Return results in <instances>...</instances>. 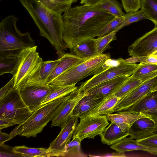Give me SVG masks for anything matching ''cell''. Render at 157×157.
I'll return each instance as SVG.
<instances>
[{
  "label": "cell",
  "mask_w": 157,
  "mask_h": 157,
  "mask_svg": "<svg viewBox=\"0 0 157 157\" xmlns=\"http://www.w3.org/2000/svg\"><path fill=\"white\" fill-rule=\"evenodd\" d=\"M63 40L72 51L78 43L94 38L115 17L97 6L85 4L71 8L62 15Z\"/></svg>",
  "instance_id": "1"
},
{
  "label": "cell",
  "mask_w": 157,
  "mask_h": 157,
  "mask_svg": "<svg viewBox=\"0 0 157 157\" xmlns=\"http://www.w3.org/2000/svg\"><path fill=\"white\" fill-rule=\"evenodd\" d=\"M33 19L41 36L46 38L57 51L59 58L67 48L63 40L62 14L47 8L39 0H19Z\"/></svg>",
  "instance_id": "2"
},
{
  "label": "cell",
  "mask_w": 157,
  "mask_h": 157,
  "mask_svg": "<svg viewBox=\"0 0 157 157\" xmlns=\"http://www.w3.org/2000/svg\"><path fill=\"white\" fill-rule=\"evenodd\" d=\"M18 19L13 15L4 18L0 23V56H18L23 50L35 46L28 32L21 33L17 28Z\"/></svg>",
  "instance_id": "3"
},
{
  "label": "cell",
  "mask_w": 157,
  "mask_h": 157,
  "mask_svg": "<svg viewBox=\"0 0 157 157\" xmlns=\"http://www.w3.org/2000/svg\"><path fill=\"white\" fill-rule=\"evenodd\" d=\"M71 94L43 105L34 111L24 123L14 128L17 136L27 138L36 137L52 121L63 102L70 97Z\"/></svg>",
  "instance_id": "4"
},
{
  "label": "cell",
  "mask_w": 157,
  "mask_h": 157,
  "mask_svg": "<svg viewBox=\"0 0 157 157\" xmlns=\"http://www.w3.org/2000/svg\"><path fill=\"white\" fill-rule=\"evenodd\" d=\"M37 46L22 50L18 55V63L14 77L13 89L36 82L43 60L36 52Z\"/></svg>",
  "instance_id": "5"
},
{
  "label": "cell",
  "mask_w": 157,
  "mask_h": 157,
  "mask_svg": "<svg viewBox=\"0 0 157 157\" xmlns=\"http://www.w3.org/2000/svg\"><path fill=\"white\" fill-rule=\"evenodd\" d=\"M110 58L109 53L102 54L88 59L64 72L50 84L63 86L76 84L86 77L98 73L103 64Z\"/></svg>",
  "instance_id": "6"
},
{
  "label": "cell",
  "mask_w": 157,
  "mask_h": 157,
  "mask_svg": "<svg viewBox=\"0 0 157 157\" xmlns=\"http://www.w3.org/2000/svg\"><path fill=\"white\" fill-rule=\"evenodd\" d=\"M18 90L12 89L0 99V119H7L20 125L32 114Z\"/></svg>",
  "instance_id": "7"
},
{
  "label": "cell",
  "mask_w": 157,
  "mask_h": 157,
  "mask_svg": "<svg viewBox=\"0 0 157 157\" xmlns=\"http://www.w3.org/2000/svg\"><path fill=\"white\" fill-rule=\"evenodd\" d=\"M120 58L121 63L119 64L108 68L94 74L92 78L78 87L75 92L86 93L90 89L105 82L120 76H131L139 64L126 63L124 62L123 59Z\"/></svg>",
  "instance_id": "8"
},
{
  "label": "cell",
  "mask_w": 157,
  "mask_h": 157,
  "mask_svg": "<svg viewBox=\"0 0 157 157\" xmlns=\"http://www.w3.org/2000/svg\"><path fill=\"white\" fill-rule=\"evenodd\" d=\"M109 124L105 116L98 114L86 115L80 118L72 138H78L81 141L86 138L94 139L101 134Z\"/></svg>",
  "instance_id": "9"
},
{
  "label": "cell",
  "mask_w": 157,
  "mask_h": 157,
  "mask_svg": "<svg viewBox=\"0 0 157 157\" xmlns=\"http://www.w3.org/2000/svg\"><path fill=\"white\" fill-rule=\"evenodd\" d=\"M56 86L50 84L34 83L26 85L18 90L25 103L33 112L41 106L42 103Z\"/></svg>",
  "instance_id": "10"
},
{
  "label": "cell",
  "mask_w": 157,
  "mask_h": 157,
  "mask_svg": "<svg viewBox=\"0 0 157 157\" xmlns=\"http://www.w3.org/2000/svg\"><path fill=\"white\" fill-rule=\"evenodd\" d=\"M75 116L69 119L61 128L56 138L51 143L48 148L50 157H65L67 144L71 141L78 122Z\"/></svg>",
  "instance_id": "11"
},
{
  "label": "cell",
  "mask_w": 157,
  "mask_h": 157,
  "mask_svg": "<svg viewBox=\"0 0 157 157\" xmlns=\"http://www.w3.org/2000/svg\"><path fill=\"white\" fill-rule=\"evenodd\" d=\"M157 83V75L143 83L128 95L121 99L113 109L112 113L125 111L151 93V88Z\"/></svg>",
  "instance_id": "12"
},
{
  "label": "cell",
  "mask_w": 157,
  "mask_h": 157,
  "mask_svg": "<svg viewBox=\"0 0 157 157\" xmlns=\"http://www.w3.org/2000/svg\"><path fill=\"white\" fill-rule=\"evenodd\" d=\"M157 47V27L136 40L128 48L129 56L136 57L151 54Z\"/></svg>",
  "instance_id": "13"
},
{
  "label": "cell",
  "mask_w": 157,
  "mask_h": 157,
  "mask_svg": "<svg viewBox=\"0 0 157 157\" xmlns=\"http://www.w3.org/2000/svg\"><path fill=\"white\" fill-rule=\"evenodd\" d=\"M75 90L71 94L70 97L62 105L61 108L52 120L51 126L62 128L72 117L74 108L80 100L87 93Z\"/></svg>",
  "instance_id": "14"
},
{
  "label": "cell",
  "mask_w": 157,
  "mask_h": 157,
  "mask_svg": "<svg viewBox=\"0 0 157 157\" xmlns=\"http://www.w3.org/2000/svg\"><path fill=\"white\" fill-rule=\"evenodd\" d=\"M59 59V62L48 78L46 84H50L54 79L64 72L87 60L81 58L71 52L65 53Z\"/></svg>",
  "instance_id": "15"
},
{
  "label": "cell",
  "mask_w": 157,
  "mask_h": 157,
  "mask_svg": "<svg viewBox=\"0 0 157 157\" xmlns=\"http://www.w3.org/2000/svg\"><path fill=\"white\" fill-rule=\"evenodd\" d=\"M130 76H123L103 82L86 93L98 98H104L113 94Z\"/></svg>",
  "instance_id": "16"
},
{
  "label": "cell",
  "mask_w": 157,
  "mask_h": 157,
  "mask_svg": "<svg viewBox=\"0 0 157 157\" xmlns=\"http://www.w3.org/2000/svg\"><path fill=\"white\" fill-rule=\"evenodd\" d=\"M117 112L107 115L106 117L108 121L117 125L124 132L128 131L132 124L138 119L148 117L147 114L146 113H134L127 111Z\"/></svg>",
  "instance_id": "17"
},
{
  "label": "cell",
  "mask_w": 157,
  "mask_h": 157,
  "mask_svg": "<svg viewBox=\"0 0 157 157\" xmlns=\"http://www.w3.org/2000/svg\"><path fill=\"white\" fill-rule=\"evenodd\" d=\"M129 131V136L133 139L146 138L155 132L154 122L148 117L140 118L133 123Z\"/></svg>",
  "instance_id": "18"
},
{
  "label": "cell",
  "mask_w": 157,
  "mask_h": 157,
  "mask_svg": "<svg viewBox=\"0 0 157 157\" xmlns=\"http://www.w3.org/2000/svg\"><path fill=\"white\" fill-rule=\"evenodd\" d=\"M105 98H98L94 95L88 94L87 93L75 106L72 113L73 116L80 118L88 115L98 107Z\"/></svg>",
  "instance_id": "19"
},
{
  "label": "cell",
  "mask_w": 157,
  "mask_h": 157,
  "mask_svg": "<svg viewBox=\"0 0 157 157\" xmlns=\"http://www.w3.org/2000/svg\"><path fill=\"white\" fill-rule=\"evenodd\" d=\"M125 111L134 113L157 114V91L148 94Z\"/></svg>",
  "instance_id": "20"
},
{
  "label": "cell",
  "mask_w": 157,
  "mask_h": 157,
  "mask_svg": "<svg viewBox=\"0 0 157 157\" xmlns=\"http://www.w3.org/2000/svg\"><path fill=\"white\" fill-rule=\"evenodd\" d=\"M99 135L104 144L110 145L115 144L129 136V131L124 132L115 124L111 122Z\"/></svg>",
  "instance_id": "21"
},
{
  "label": "cell",
  "mask_w": 157,
  "mask_h": 157,
  "mask_svg": "<svg viewBox=\"0 0 157 157\" xmlns=\"http://www.w3.org/2000/svg\"><path fill=\"white\" fill-rule=\"evenodd\" d=\"M157 75V71L139 78H129L113 94L121 99L124 97L145 81Z\"/></svg>",
  "instance_id": "22"
},
{
  "label": "cell",
  "mask_w": 157,
  "mask_h": 157,
  "mask_svg": "<svg viewBox=\"0 0 157 157\" xmlns=\"http://www.w3.org/2000/svg\"><path fill=\"white\" fill-rule=\"evenodd\" d=\"M95 38L88 39L77 44L71 52L79 57L88 59L98 54Z\"/></svg>",
  "instance_id": "23"
},
{
  "label": "cell",
  "mask_w": 157,
  "mask_h": 157,
  "mask_svg": "<svg viewBox=\"0 0 157 157\" xmlns=\"http://www.w3.org/2000/svg\"><path fill=\"white\" fill-rule=\"evenodd\" d=\"M116 147L118 151L122 152L141 150L157 155V147L143 145L139 143L136 140H133L131 137H126L118 142L117 144Z\"/></svg>",
  "instance_id": "24"
},
{
  "label": "cell",
  "mask_w": 157,
  "mask_h": 157,
  "mask_svg": "<svg viewBox=\"0 0 157 157\" xmlns=\"http://www.w3.org/2000/svg\"><path fill=\"white\" fill-rule=\"evenodd\" d=\"M15 154L22 157H50L48 148H30L25 146H15L12 150Z\"/></svg>",
  "instance_id": "25"
},
{
  "label": "cell",
  "mask_w": 157,
  "mask_h": 157,
  "mask_svg": "<svg viewBox=\"0 0 157 157\" xmlns=\"http://www.w3.org/2000/svg\"><path fill=\"white\" fill-rule=\"evenodd\" d=\"M121 99L112 94L109 96L88 115L98 114L106 116L112 113L113 109Z\"/></svg>",
  "instance_id": "26"
},
{
  "label": "cell",
  "mask_w": 157,
  "mask_h": 157,
  "mask_svg": "<svg viewBox=\"0 0 157 157\" xmlns=\"http://www.w3.org/2000/svg\"><path fill=\"white\" fill-rule=\"evenodd\" d=\"M18 63V56H0V75L10 73L13 76Z\"/></svg>",
  "instance_id": "27"
},
{
  "label": "cell",
  "mask_w": 157,
  "mask_h": 157,
  "mask_svg": "<svg viewBox=\"0 0 157 157\" xmlns=\"http://www.w3.org/2000/svg\"><path fill=\"white\" fill-rule=\"evenodd\" d=\"M140 8L147 19L151 20L157 27V0H140Z\"/></svg>",
  "instance_id": "28"
},
{
  "label": "cell",
  "mask_w": 157,
  "mask_h": 157,
  "mask_svg": "<svg viewBox=\"0 0 157 157\" xmlns=\"http://www.w3.org/2000/svg\"><path fill=\"white\" fill-rule=\"evenodd\" d=\"M39 0L49 9L61 14L69 10L74 3L73 0Z\"/></svg>",
  "instance_id": "29"
},
{
  "label": "cell",
  "mask_w": 157,
  "mask_h": 157,
  "mask_svg": "<svg viewBox=\"0 0 157 157\" xmlns=\"http://www.w3.org/2000/svg\"><path fill=\"white\" fill-rule=\"evenodd\" d=\"M76 84L63 86H56V88L42 103L41 106L56 99L68 95L76 90L78 87L76 86Z\"/></svg>",
  "instance_id": "30"
},
{
  "label": "cell",
  "mask_w": 157,
  "mask_h": 157,
  "mask_svg": "<svg viewBox=\"0 0 157 157\" xmlns=\"http://www.w3.org/2000/svg\"><path fill=\"white\" fill-rule=\"evenodd\" d=\"M59 61V59L42 62L36 82L46 84L48 78L53 71Z\"/></svg>",
  "instance_id": "31"
},
{
  "label": "cell",
  "mask_w": 157,
  "mask_h": 157,
  "mask_svg": "<svg viewBox=\"0 0 157 157\" xmlns=\"http://www.w3.org/2000/svg\"><path fill=\"white\" fill-rule=\"evenodd\" d=\"M96 6L107 11L115 17H122L125 14L123 12L121 6L117 0H103Z\"/></svg>",
  "instance_id": "32"
},
{
  "label": "cell",
  "mask_w": 157,
  "mask_h": 157,
  "mask_svg": "<svg viewBox=\"0 0 157 157\" xmlns=\"http://www.w3.org/2000/svg\"><path fill=\"white\" fill-rule=\"evenodd\" d=\"M117 32L114 30L105 36L95 39L98 55L103 54L106 50L110 48V43L117 39L116 34Z\"/></svg>",
  "instance_id": "33"
},
{
  "label": "cell",
  "mask_w": 157,
  "mask_h": 157,
  "mask_svg": "<svg viewBox=\"0 0 157 157\" xmlns=\"http://www.w3.org/2000/svg\"><path fill=\"white\" fill-rule=\"evenodd\" d=\"M81 141L78 138H73L67 144L65 157H87L81 149Z\"/></svg>",
  "instance_id": "34"
},
{
  "label": "cell",
  "mask_w": 157,
  "mask_h": 157,
  "mask_svg": "<svg viewBox=\"0 0 157 157\" xmlns=\"http://www.w3.org/2000/svg\"><path fill=\"white\" fill-rule=\"evenodd\" d=\"M144 19H147L141 10L133 12L125 13L123 22L114 30L118 32L123 28L130 24Z\"/></svg>",
  "instance_id": "35"
},
{
  "label": "cell",
  "mask_w": 157,
  "mask_h": 157,
  "mask_svg": "<svg viewBox=\"0 0 157 157\" xmlns=\"http://www.w3.org/2000/svg\"><path fill=\"white\" fill-rule=\"evenodd\" d=\"M156 71V65L140 63L131 77L133 78H139Z\"/></svg>",
  "instance_id": "36"
},
{
  "label": "cell",
  "mask_w": 157,
  "mask_h": 157,
  "mask_svg": "<svg viewBox=\"0 0 157 157\" xmlns=\"http://www.w3.org/2000/svg\"><path fill=\"white\" fill-rule=\"evenodd\" d=\"M125 15L122 17H115L101 29L97 37L105 36L115 29L124 21Z\"/></svg>",
  "instance_id": "37"
},
{
  "label": "cell",
  "mask_w": 157,
  "mask_h": 157,
  "mask_svg": "<svg viewBox=\"0 0 157 157\" xmlns=\"http://www.w3.org/2000/svg\"><path fill=\"white\" fill-rule=\"evenodd\" d=\"M122 6L127 13L136 12L140 6V0H121Z\"/></svg>",
  "instance_id": "38"
},
{
  "label": "cell",
  "mask_w": 157,
  "mask_h": 157,
  "mask_svg": "<svg viewBox=\"0 0 157 157\" xmlns=\"http://www.w3.org/2000/svg\"><path fill=\"white\" fill-rule=\"evenodd\" d=\"M143 145L152 147H157V133H154L146 138L136 140Z\"/></svg>",
  "instance_id": "39"
},
{
  "label": "cell",
  "mask_w": 157,
  "mask_h": 157,
  "mask_svg": "<svg viewBox=\"0 0 157 157\" xmlns=\"http://www.w3.org/2000/svg\"><path fill=\"white\" fill-rule=\"evenodd\" d=\"M14 77L13 76L10 81L0 89V99L13 88Z\"/></svg>",
  "instance_id": "40"
},
{
  "label": "cell",
  "mask_w": 157,
  "mask_h": 157,
  "mask_svg": "<svg viewBox=\"0 0 157 157\" xmlns=\"http://www.w3.org/2000/svg\"><path fill=\"white\" fill-rule=\"evenodd\" d=\"M140 64H150L157 65V58L150 55L138 57Z\"/></svg>",
  "instance_id": "41"
},
{
  "label": "cell",
  "mask_w": 157,
  "mask_h": 157,
  "mask_svg": "<svg viewBox=\"0 0 157 157\" xmlns=\"http://www.w3.org/2000/svg\"><path fill=\"white\" fill-rule=\"evenodd\" d=\"M16 124L13 121L7 119H0V130L15 125Z\"/></svg>",
  "instance_id": "42"
},
{
  "label": "cell",
  "mask_w": 157,
  "mask_h": 157,
  "mask_svg": "<svg viewBox=\"0 0 157 157\" xmlns=\"http://www.w3.org/2000/svg\"><path fill=\"white\" fill-rule=\"evenodd\" d=\"M13 137L10 134H7L0 132V145L3 144L9 140Z\"/></svg>",
  "instance_id": "43"
},
{
  "label": "cell",
  "mask_w": 157,
  "mask_h": 157,
  "mask_svg": "<svg viewBox=\"0 0 157 157\" xmlns=\"http://www.w3.org/2000/svg\"><path fill=\"white\" fill-rule=\"evenodd\" d=\"M103 0H86L84 4L91 6H96L100 4Z\"/></svg>",
  "instance_id": "44"
},
{
  "label": "cell",
  "mask_w": 157,
  "mask_h": 157,
  "mask_svg": "<svg viewBox=\"0 0 157 157\" xmlns=\"http://www.w3.org/2000/svg\"><path fill=\"white\" fill-rule=\"evenodd\" d=\"M123 61L126 63H134L140 62L138 57L135 56H132V57L126 59H123Z\"/></svg>",
  "instance_id": "45"
},
{
  "label": "cell",
  "mask_w": 157,
  "mask_h": 157,
  "mask_svg": "<svg viewBox=\"0 0 157 157\" xmlns=\"http://www.w3.org/2000/svg\"><path fill=\"white\" fill-rule=\"evenodd\" d=\"M108 156L111 157H126L125 154L124 152L116 151V152L112 153L109 154Z\"/></svg>",
  "instance_id": "46"
},
{
  "label": "cell",
  "mask_w": 157,
  "mask_h": 157,
  "mask_svg": "<svg viewBox=\"0 0 157 157\" xmlns=\"http://www.w3.org/2000/svg\"><path fill=\"white\" fill-rule=\"evenodd\" d=\"M157 91V83L153 86L151 88V92H153Z\"/></svg>",
  "instance_id": "47"
},
{
  "label": "cell",
  "mask_w": 157,
  "mask_h": 157,
  "mask_svg": "<svg viewBox=\"0 0 157 157\" xmlns=\"http://www.w3.org/2000/svg\"><path fill=\"white\" fill-rule=\"evenodd\" d=\"M157 58V51L149 55Z\"/></svg>",
  "instance_id": "48"
},
{
  "label": "cell",
  "mask_w": 157,
  "mask_h": 157,
  "mask_svg": "<svg viewBox=\"0 0 157 157\" xmlns=\"http://www.w3.org/2000/svg\"><path fill=\"white\" fill-rule=\"evenodd\" d=\"M86 0H80L81 4H84Z\"/></svg>",
  "instance_id": "49"
},
{
  "label": "cell",
  "mask_w": 157,
  "mask_h": 157,
  "mask_svg": "<svg viewBox=\"0 0 157 157\" xmlns=\"http://www.w3.org/2000/svg\"><path fill=\"white\" fill-rule=\"evenodd\" d=\"M78 0H73V1H74V3H75V2H76Z\"/></svg>",
  "instance_id": "50"
},
{
  "label": "cell",
  "mask_w": 157,
  "mask_h": 157,
  "mask_svg": "<svg viewBox=\"0 0 157 157\" xmlns=\"http://www.w3.org/2000/svg\"></svg>",
  "instance_id": "51"
}]
</instances>
